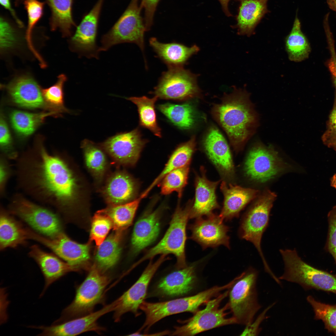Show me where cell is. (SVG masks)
Instances as JSON below:
<instances>
[{
	"mask_svg": "<svg viewBox=\"0 0 336 336\" xmlns=\"http://www.w3.org/2000/svg\"><path fill=\"white\" fill-rule=\"evenodd\" d=\"M32 152L15 160L17 186L38 203L52 207L57 212H67L78 196L79 185L72 170L62 156L49 153L42 145Z\"/></svg>",
	"mask_w": 336,
	"mask_h": 336,
	"instance_id": "cell-1",
	"label": "cell"
},
{
	"mask_svg": "<svg viewBox=\"0 0 336 336\" xmlns=\"http://www.w3.org/2000/svg\"><path fill=\"white\" fill-rule=\"evenodd\" d=\"M212 112L236 151L243 147L258 124V115L249 94L244 90L235 89L224 95L220 103L214 105Z\"/></svg>",
	"mask_w": 336,
	"mask_h": 336,
	"instance_id": "cell-2",
	"label": "cell"
},
{
	"mask_svg": "<svg viewBox=\"0 0 336 336\" xmlns=\"http://www.w3.org/2000/svg\"><path fill=\"white\" fill-rule=\"evenodd\" d=\"M8 208L11 214L42 235L54 239L63 232L62 222L57 212L30 200L21 193L12 195Z\"/></svg>",
	"mask_w": 336,
	"mask_h": 336,
	"instance_id": "cell-3",
	"label": "cell"
},
{
	"mask_svg": "<svg viewBox=\"0 0 336 336\" xmlns=\"http://www.w3.org/2000/svg\"><path fill=\"white\" fill-rule=\"evenodd\" d=\"M284 271L279 278L300 285L305 290L315 289L336 294V276L303 261L294 250L281 249Z\"/></svg>",
	"mask_w": 336,
	"mask_h": 336,
	"instance_id": "cell-4",
	"label": "cell"
},
{
	"mask_svg": "<svg viewBox=\"0 0 336 336\" xmlns=\"http://www.w3.org/2000/svg\"><path fill=\"white\" fill-rule=\"evenodd\" d=\"M111 279L94 264L76 291L72 303L63 310L60 317L52 324H60L93 312L103 297Z\"/></svg>",
	"mask_w": 336,
	"mask_h": 336,
	"instance_id": "cell-5",
	"label": "cell"
},
{
	"mask_svg": "<svg viewBox=\"0 0 336 336\" xmlns=\"http://www.w3.org/2000/svg\"><path fill=\"white\" fill-rule=\"evenodd\" d=\"M193 204V201H189L184 207H181L178 204L172 217L169 227L163 238L134 264V267L143 261L152 259L157 255H167L168 254L175 255L177 259V266L179 268L187 266L185 254L186 230Z\"/></svg>",
	"mask_w": 336,
	"mask_h": 336,
	"instance_id": "cell-6",
	"label": "cell"
},
{
	"mask_svg": "<svg viewBox=\"0 0 336 336\" xmlns=\"http://www.w3.org/2000/svg\"><path fill=\"white\" fill-rule=\"evenodd\" d=\"M138 2L131 0L112 28L102 36L99 52L106 51L116 44L129 43L136 44L144 53V35L148 30L141 15L142 9Z\"/></svg>",
	"mask_w": 336,
	"mask_h": 336,
	"instance_id": "cell-7",
	"label": "cell"
},
{
	"mask_svg": "<svg viewBox=\"0 0 336 336\" xmlns=\"http://www.w3.org/2000/svg\"><path fill=\"white\" fill-rule=\"evenodd\" d=\"M258 271L250 268L239 275L229 291V309L236 324L248 325L261 307L258 301Z\"/></svg>",
	"mask_w": 336,
	"mask_h": 336,
	"instance_id": "cell-8",
	"label": "cell"
},
{
	"mask_svg": "<svg viewBox=\"0 0 336 336\" xmlns=\"http://www.w3.org/2000/svg\"><path fill=\"white\" fill-rule=\"evenodd\" d=\"M220 291V287L217 286L190 296L158 302L144 301L139 309L145 313L146 319L139 330H144L145 333H147L156 323L171 315L186 312L194 314L201 305L217 296Z\"/></svg>",
	"mask_w": 336,
	"mask_h": 336,
	"instance_id": "cell-9",
	"label": "cell"
},
{
	"mask_svg": "<svg viewBox=\"0 0 336 336\" xmlns=\"http://www.w3.org/2000/svg\"><path fill=\"white\" fill-rule=\"evenodd\" d=\"M276 195L270 190H265L243 216L240 234L241 238L252 243L261 256L266 271L270 270L264 256L261 243L263 235L268 224L269 214Z\"/></svg>",
	"mask_w": 336,
	"mask_h": 336,
	"instance_id": "cell-10",
	"label": "cell"
},
{
	"mask_svg": "<svg viewBox=\"0 0 336 336\" xmlns=\"http://www.w3.org/2000/svg\"><path fill=\"white\" fill-rule=\"evenodd\" d=\"M229 290L210 299L205 304L204 308L198 310L191 318L183 321V324L175 328L170 335L191 336L217 327L236 324L233 316L226 317V311L229 309L228 303L220 307L222 302L229 295Z\"/></svg>",
	"mask_w": 336,
	"mask_h": 336,
	"instance_id": "cell-11",
	"label": "cell"
},
{
	"mask_svg": "<svg viewBox=\"0 0 336 336\" xmlns=\"http://www.w3.org/2000/svg\"><path fill=\"white\" fill-rule=\"evenodd\" d=\"M198 75L184 67L168 68L163 72L152 94L158 98L183 100L201 97Z\"/></svg>",
	"mask_w": 336,
	"mask_h": 336,
	"instance_id": "cell-12",
	"label": "cell"
},
{
	"mask_svg": "<svg viewBox=\"0 0 336 336\" xmlns=\"http://www.w3.org/2000/svg\"><path fill=\"white\" fill-rule=\"evenodd\" d=\"M286 168V164L273 147L259 142L250 151L245 165L247 175L261 183L273 178Z\"/></svg>",
	"mask_w": 336,
	"mask_h": 336,
	"instance_id": "cell-13",
	"label": "cell"
},
{
	"mask_svg": "<svg viewBox=\"0 0 336 336\" xmlns=\"http://www.w3.org/2000/svg\"><path fill=\"white\" fill-rule=\"evenodd\" d=\"M147 142L137 128L117 134L98 145L117 163L132 166L137 163Z\"/></svg>",
	"mask_w": 336,
	"mask_h": 336,
	"instance_id": "cell-14",
	"label": "cell"
},
{
	"mask_svg": "<svg viewBox=\"0 0 336 336\" xmlns=\"http://www.w3.org/2000/svg\"><path fill=\"white\" fill-rule=\"evenodd\" d=\"M29 239L35 240L51 250L54 254L77 270L86 266L90 259L89 245L82 244L71 240L64 232L52 239L30 229Z\"/></svg>",
	"mask_w": 336,
	"mask_h": 336,
	"instance_id": "cell-15",
	"label": "cell"
},
{
	"mask_svg": "<svg viewBox=\"0 0 336 336\" xmlns=\"http://www.w3.org/2000/svg\"><path fill=\"white\" fill-rule=\"evenodd\" d=\"M166 255L162 254L155 262L150 261L139 278L126 291L119 297V302L114 310L113 318L119 321L122 316L128 312L136 316H139L141 305L144 301L149 284L161 264L166 260Z\"/></svg>",
	"mask_w": 336,
	"mask_h": 336,
	"instance_id": "cell-16",
	"label": "cell"
},
{
	"mask_svg": "<svg viewBox=\"0 0 336 336\" xmlns=\"http://www.w3.org/2000/svg\"><path fill=\"white\" fill-rule=\"evenodd\" d=\"M118 298L100 310L87 315L50 326H33L41 331L38 336H75L88 331L99 332L104 329L97 323L102 316L114 311L119 303Z\"/></svg>",
	"mask_w": 336,
	"mask_h": 336,
	"instance_id": "cell-17",
	"label": "cell"
},
{
	"mask_svg": "<svg viewBox=\"0 0 336 336\" xmlns=\"http://www.w3.org/2000/svg\"><path fill=\"white\" fill-rule=\"evenodd\" d=\"M104 0H98L83 18L70 40L72 51L89 58H98L96 43L99 17Z\"/></svg>",
	"mask_w": 336,
	"mask_h": 336,
	"instance_id": "cell-18",
	"label": "cell"
},
{
	"mask_svg": "<svg viewBox=\"0 0 336 336\" xmlns=\"http://www.w3.org/2000/svg\"><path fill=\"white\" fill-rule=\"evenodd\" d=\"M196 219L190 226L191 239L204 249L221 245L230 248V239L227 234L229 228L219 215L213 213L206 218L201 217Z\"/></svg>",
	"mask_w": 336,
	"mask_h": 336,
	"instance_id": "cell-19",
	"label": "cell"
},
{
	"mask_svg": "<svg viewBox=\"0 0 336 336\" xmlns=\"http://www.w3.org/2000/svg\"><path fill=\"white\" fill-rule=\"evenodd\" d=\"M203 145L207 155L222 175L227 179H232L235 171L230 149L217 127L210 128L204 138Z\"/></svg>",
	"mask_w": 336,
	"mask_h": 336,
	"instance_id": "cell-20",
	"label": "cell"
},
{
	"mask_svg": "<svg viewBox=\"0 0 336 336\" xmlns=\"http://www.w3.org/2000/svg\"><path fill=\"white\" fill-rule=\"evenodd\" d=\"M199 261L180 268L163 277L157 282L155 292L157 295L175 297L185 295L194 288L197 278L196 269Z\"/></svg>",
	"mask_w": 336,
	"mask_h": 336,
	"instance_id": "cell-21",
	"label": "cell"
},
{
	"mask_svg": "<svg viewBox=\"0 0 336 336\" xmlns=\"http://www.w3.org/2000/svg\"><path fill=\"white\" fill-rule=\"evenodd\" d=\"M29 255L37 263L44 278V285L40 297L54 282L68 273L77 270L63 261L55 254L43 250L37 245H33L30 247Z\"/></svg>",
	"mask_w": 336,
	"mask_h": 336,
	"instance_id": "cell-22",
	"label": "cell"
},
{
	"mask_svg": "<svg viewBox=\"0 0 336 336\" xmlns=\"http://www.w3.org/2000/svg\"><path fill=\"white\" fill-rule=\"evenodd\" d=\"M7 88L12 101L20 106L34 109L46 106L42 89L29 76L15 78L7 85Z\"/></svg>",
	"mask_w": 336,
	"mask_h": 336,
	"instance_id": "cell-23",
	"label": "cell"
},
{
	"mask_svg": "<svg viewBox=\"0 0 336 336\" xmlns=\"http://www.w3.org/2000/svg\"><path fill=\"white\" fill-rule=\"evenodd\" d=\"M200 174H197L195 180V198L190 213V218H198L208 216L213 211L220 208L216 194V188L220 181H212L205 175L204 167H201Z\"/></svg>",
	"mask_w": 336,
	"mask_h": 336,
	"instance_id": "cell-24",
	"label": "cell"
},
{
	"mask_svg": "<svg viewBox=\"0 0 336 336\" xmlns=\"http://www.w3.org/2000/svg\"><path fill=\"white\" fill-rule=\"evenodd\" d=\"M224 195L223 206L219 215L223 220H229L239 216L244 208L259 194L258 190L239 186L227 184L222 181L220 186Z\"/></svg>",
	"mask_w": 336,
	"mask_h": 336,
	"instance_id": "cell-25",
	"label": "cell"
},
{
	"mask_svg": "<svg viewBox=\"0 0 336 336\" xmlns=\"http://www.w3.org/2000/svg\"><path fill=\"white\" fill-rule=\"evenodd\" d=\"M137 187L136 182L129 174L124 171H117L107 180L103 194L109 205L125 203L135 197Z\"/></svg>",
	"mask_w": 336,
	"mask_h": 336,
	"instance_id": "cell-26",
	"label": "cell"
},
{
	"mask_svg": "<svg viewBox=\"0 0 336 336\" xmlns=\"http://www.w3.org/2000/svg\"><path fill=\"white\" fill-rule=\"evenodd\" d=\"M240 2L236 17V24L232 26L236 28L239 35L250 36L266 14L268 0H237Z\"/></svg>",
	"mask_w": 336,
	"mask_h": 336,
	"instance_id": "cell-27",
	"label": "cell"
},
{
	"mask_svg": "<svg viewBox=\"0 0 336 336\" xmlns=\"http://www.w3.org/2000/svg\"><path fill=\"white\" fill-rule=\"evenodd\" d=\"M149 43L157 57L168 68L184 67L189 58L199 50L196 45L189 47L175 42L164 43L155 37L151 38Z\"/></svg>",
	"mask_w": 336,
	"mask_h": 336,
	"instance_id": "cell-28",
	"label": "cell"
},
{
	"mask_svg": "<svg viewBox=\"0 0 336 336\" xmlns=\"http://www.w3.org/2000/svg\"><path fill=\"white\" fill-rule=\"evenodd\" d=\"M1 205L0 211V250L26 244V227Z\"/></svg>",
	"mask_w": 336,
	"mask_h": 336,
	"instance_id": "cell-29",
	"label": "cell"
},
{
	"mask_svg": "<svg viewBox=\"0 0 336 336\" xmlns=\"http://www.w3.org/2000/svg\"><path fill=\"white\" fill-rule=\"evenodd\" d=\"M159 212L147 213L138 220L134 226L131 239L132 249L138 252L154 241L160 231Z\"/></svg>",
	"mask_w": 336,
	"mask_h": 336,
	"instance_id": "cell-30",
	"label": "cell"
},
{
	"mask_svg": "<svg viewBox=\"0 0 336 336\" xmlns=\"http://www.w3.org/2000/svg\"><path fill=\"white\" fill-rule=\"evenodd\" d=\"M196 144L195 137L194 136L188 141L179 145L172 153L163 170L142 195L146 197L170 172L189 165Z\"/></svg>",
	"mask_w": 336,
	"mask_h": 336,
	"instance_id": "cell-31",
	"label": "cell"
},
{
	"mask_svg": "<svg viewBox=\"0 0 336 336\" xmlns=\"http://www.w3.org/2000/svg\"><path fill=\"white\" fill-rule=\"evenodd\" d=\"M51 12L50 24L51 30L59 29L64 37L70 36L76 26L73 18V0H46Z\"/></svg>",
	"mask_w": 336,
	"mask_h": 336,
	"instance_id": "cell-32",
	"label": "cell"
},
{
	"mask_svg": "<svg viewBox=\"0 0 336 336\" xmlns=\"http://www.w3.org/2000/svg\"><path fill=\"white\" fill-rule=\"evenodd\" d=\"M285 43L290 60L299 62L308 57L311 50L310 46L302 31L301 22L297 16L291 31L285 38Z\"/></svg>",
	"mask_w": 336,
	"mask_h": 336,
	"instance_id": "cell-33",
	"label": "cell"
},
{
	"mask_svg": "<svg viewBox=\"0 0 336 336\" xmlns=\"http://www.w3.org/2000/svg\"><path fill=\"white\" fill-rule=\"evenodd\" d=\"M122 232L114 231L98 246L96 256L95 264L104 272L113 267L119 259Z\"/></svg>",
	"mask_w": 336,
	"mask_h": 336,
	"instance_id": "cell-34",
	"label": "cell"
},
{
	"mask_svg": "<svg viewBox=\"0 0 336 336\" xmlns=\"http://www.w3.org/2000/svg\"><path fill=\"white\" fill-rule=\"evenodd\" d=\"M140 196L131 201L121 204L109 205L100 211L111 219L114 231H123L132 224L141 200Z\"/></svg>",
	"mask_w": 336,
	"mask_h": 336,
	"instance_id": "cell-35",
	"label": "cell"
},
{
	"mask_svg": "<svg viewBox=\"0 0 336 336\" xmlns=\"http://www.w3.org/2000/svg\"><path fill=\"white\" fill-rule=\"evenodd\" d=\"M157 108L170 122L180 129H189L195 124V110L189 103L180 105L167 103L158 105Z\"/></svg>",
	"mask_w": 336,
	"mask_h": 336,
	"instance_id": "cell-36",
	"label": "cell"
},
{
	"mask_svg": "<svg viewBox=\"0 0 336 336\" xmlns=\"http://www.w3.org/2000/svg\"><path fill=\"white\" fill-rule=\"evenodd\" d=\"M59 113L53 111L31 113L16 110L12 112L10 119L15 131L19 134L26 137L32 134L46 117Z\"/></svg>",
	"mask_w": 336,
	"mask_h": 336,
	"instance_id": "cell-37",
	"label": "cell"
},
{
	"mask_svg": "<svg viewBox=\"0 0 336 336\" xmlns=\"http://www.w3.org/2000/svg\"><path fill=\"white\" fill-rule=\"evenodd\" d=\"M136 105L138 108L140 125L150 130L155 136L161 137V129L157 122L155 104L158 98H150L144 96L126 98Z\"/></svg>",
	"mask_w": 336,
	"mask_h": 336,
	"instance_id": "cell-38",
	"label": "cell"
},
{
	"mask_svg": "<svg viewBox=\"0 0 336 336\" xmlns=\"http://www.w3.org/2000/svg\"><path fill=\"white\" fill-rule=\"evenodd\" d=\"M81 147L87 169L97 180L101 181L105 175L107 166L103 150L99 146L86 139L82 141Z\"/></svg>",
	"mask_w": 336,
	"mask_h": 336,
	"instance_id": "cell-39",
	"label": "cell"
},
{
	"mask_svg": "<svg viewBox=\"0 0 336 336\" xmlns=\"http://www.w3.org/2000/svg\"><path fill=\"white\" fill-rule=\"evenodd\" d=\"M25 7L27 11L28 23L25 38L28 46L31 51L40 63L44 60L37 52L32 41V30L36 23L42 17L43 13L44 3L38 0H24Z\"/></svg>",
	"mask_w": 336,
	"mask_h": 336,
	"instance_id": "cell-40",
	"label": "cell"
},
{
	"mask_svg": "<svg viewBox=\"0 0 336 336\" xmlns=\"http://www.w3.org/2000/svg\"><path fill=\"white\" fill-rule=\"evenodd\" d=\"M189 171V165L167 173L162 180L161 194L166 195L176 192L179 197H180L183 189L187 184Z\"/></svg>",
	"mask_w": 336,
	"mask_h": 336,
	"instance_id": "cell-41",
	"label": "cell"
},
{
	"mask_svg": "<svg viewBox=\"0 0 336 336\" xmlns=\"http://www.w3.org/2000/svg\"><path fill=\"white\" fill-rule=\"evenodd\" d=\"M67 80L65 75L60 74L55 84L49 88L42 89L46 106L52 109L53 111L60 113L69 112L64 105L63 87Z\"/></svg>",
	"mask_w": 336,
	"mask_h": 336,
	"instance_id": "cell-42",
	"label": "cell"
},
{
	"mask_svg": "<svg viewBox=\"0 0 336 336\" xmlns=\"http://www.w3.org/2000/svg\"><path fill=\"white\" fill-rule=\"evenodd\" d=\"M306 299L313 309L315 319L322 320L325 328L336 336V304L321 302L311 296H308Z\"/></svg>",
	"mask_w": 336,
	"mask_h": 336,
	"instance_id": "cell-43",
	"label": "cell"
},
{
	"mask_svg": "<svg viewBox=\"0 0 336 336\" xmlns=\"http://www.w3.org/2000/svg\"><path fill=\"white\" fill-rule=\"evenodd\" d=\"M112 228H113V224L110 218L100 211L97 212L92 221L91 239L99 246L104 240Z\"/></svg>",
	"mask_w": 336,
	"mask_h": 336,
	"instance_id": "cell-44",
	"label": "cell"
},
{
	"mask_svg": "<svg viewBox=\"0 0 336 336\" xmlns=\"http://www.w3.org/2000/svg\"><path fill=\"white\" fill-rule=\"evenodd\" d=\"M0 143L3 152L2 155L8 160H15L18 156L12 145L11 135L4 118L1 117L0 122Z\"/></svg>",
	"mask_w": 336,
	"mask_h": 336,
	"instance_id": "cell-45",
	"label": "cell"
},
{
	"mask_svg": "<svg viewBox=\"0 0 336 336\" xmlns=\"http://www.w3.org/2000/svg\"><path fill=\"white\" fill-rule=\"evenodd\" d=\"M0 48L3 51L13 48L17 43L15 31L4 18L0 20Z\"/></svg>",
	"mask_w": 336,
	"mask_h": 336,
	"instance_id": "cell-46",
	"label": "cell"
},
{
	"mask_svg": "<svg viewBox=\"0 0 336 336\" xmlns=\"http://www.w3.org/2000/svg\"><path fill=\"white\" fill-rule=\"evenodd\" d=\"M328 231L325 249L333 257L336 265V206L328 215Z\"/></svg>",
	"mask_w": 336,
	"mask_h": 336,
	"instance_id": "cell-47",
	"label": "cell"
},
{
	"mask_svg": "<svg viewBox=\"0 0 336 336\" xmlns=\"http://www.w3.org/2000/svg\"><path fill=\"white\" fill-rule=\"evenodd\" d=\"M336 137V91L332 108L326 123V129L321 137L324 144Z\"/></svg>",
	"mask_w": 336,
	"mask_h": 336,
	"instance_id": "cell-48",
	"label": "cell"
},
{
	"mask_svg": "<svg viewBox=\"0 0 336 336\" xmlns=\"http://www.w3.org/2000/svg\"><path fill=\"white\" fill-rule=\"evenodd\" d=\"M161 0H141L140 5L144 11V20L148 31L153 24L157 5Z\"/></svg>",
	"mask_w": 336,
	"mask_h": 336,
	"instance_id": "cell-49",
	"label": "cell"
},
{
	"mask_svg": "<svg viewBox=\"0 0 336 336\" xmlns=\"http://www.w3.org/2000/svg\"><path fill=\"white\" fill-rule=\"evenodd\" d=\"M8 159L2 155L0 159V195L3 198L5 194L6 186L12 175L10 165Z\"/></svg>",
	"mask_w": 336,
	"mask_h": 336,
	"instance_id": "cell-50",
	"label": "cell"
},
{
	"mask_svg": "<svg viewBox=\"0 0 336 336\" xmlns=\"http://www.w3.org/2000/svg\"><path fill=\"white\" fill-rule=\"evenodd\" d=\"M274 304V303H273L267 307L254 321H253L250 324L246 325L240 335H258L261 330V328L259 327L261 323L264 320L268 317L266 315V313Z\"/></svg>",
	"mask_w": 336,
	"mask_h": 336,
	"instance_id": "cell-51",
	"label": "cell"
},
{
	"mask_svg": "<svg viewBox=\"0 0 336 336\" xmlns=\"http://www.w3.org/2000/svg\"><path fill=\"white\" fill-rule=\"evenodd\" d=\"M330 52V58L328 63V66L333 78L334 83L336 89V53L334 43L329 44Z\"/></svg>",
	"mask_w": 336,
	"mask_h": 336,
	"instance_id": "cell-52",
	"label": "cell"
},
{
	"mask_svg": "<svg viewBox=\"0 0 336 336\" xmlns=\"http://www.w3.org/2000/svg\"><path fill=\"white\" fill-rule=\"evenodd\" d=\"M0 3L1 5L10 12L18 25L21 27H23V23L17 17L15 12L12 8L11 0H0Z\"/></svg>",
	"mask_w": 336,
	"mask_h": 336,
	"instance_id": "cell-53",
	"label": "cell"
},
{
	"mask_svg": "<svg viewBox=\"0 0 336 336\" xmlns=\"http://www.w3.org/2000/svg\"><path fill=\"white\" fill-rule=\"evenodd\" d=\"M220 2L223 11L225 14L227 16H232L228 8V4L231 0H218Z\"/></svg>",
	"mask_w": 336,
	"mask_h": 336,
	"instance_id": "cell-54",
	"label": "cell"
},
{
	"mask_svg": "<svg viewBox=\"0 0 336 336\" xmlns=\"http://www.w3.org/2000/svg\"><path fill=\"white\" fill-rule=\"evenodd\" d=\"M324 144L336 152V137L328 141Z\"/></svg>",
	"mask_w": 336,
	"mask_h": 336,
	"instance_id": "cell-55",
	"label": "cell"
},
{
	"mask_svg": "<svg viewBox=\"0 0 336 336\" xmlns=\"http://www.w3.org/2000/svg\"><path fill=\"white\" fill-rule=\"evenodd\" d=\"M327 1L330 7L336 12V0H327Z\"/></svg>",
	"mask_w": 336,
	"mask_h": 336,
	"instance_id": "cell-56",
	"label": "cell"
},
{
	"mask_svg": "<svg viewBox=\"0 0 336 336\" xmlns=\"http://www.w3.org/2000/svg\"><path fill=\"white\" fill-rule=\"evenodd\" d=\"M330 180L331 186L336 189V174L333 175Z\"/></svg>",
	"mask_w": 336,
	"mask_h": 336,
	"instance_id": "cell-57",
	"label": "cell"
},
{
	"mask_svg": "<svg viewBox=\"0 0 336 336\" xmlns=\"http://www.w3.org/2000/svg\"><path fill=\"white\" fill-rule=\"evenodd\" d=\"M23 0H16V5H18Z\"/></svg>",
	"mask_w": 336,
	"mask_h": 336,
	"instance_id": "cell-58",
	"label": "cell"
}]
</instances>
